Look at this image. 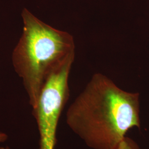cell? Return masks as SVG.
<instances>
[{
    "mask_svg": "<svg viewBox=\"0 0 149 149\" xmlns=\"http://www.w3.org/2000/svg\"><path fill=\"white\" fill-rule=\"evenodd\" d=\"M66 122L88 147L115 149L130 129L140 128L139 94L96 73L68 108Z\"/></svg>",
    "mask_w": 149,
    "mask_h": 149,
    "instance_id": "1",
    "label": "cell"
},
{
    "mask_svg": "<svg viewBox=\"0 0 149 149\" xmlns=\"http://www.w3.org/2000/svg\"><path fill=\"white\" fill-rule=\"evenodd\" d=\"M21 16L23 31L13 50L12 63L33 109L49 75L75 54V44L69 33L45 23L26 8Z\"/></svg>",
    "mask_w": 149,
    "mask_h": 149,
    "instance_id": "2",
    "label": "cell"
},
{
    "mask_svg": "<svg viewBox=\"0 0 149 149\" xmlns=\"http://www.w3.org/2000/svg\"><path fill=\"white\" fill-rule=\"evenodd\" d=\"M71 67L72 64L66 62L49 75L33 109L39 134V149H54L59 119L69 98Z\"/></svg>",
    "mask_w": 149,
    "mask_h": 149,
    "instance_id": "3",
    "label": "cell"
},
{
    "mask_svg": "<svg viewBox=\"0 0 149 149\" xmlns=\"http://www.w3.org/2000/svg\"><path fill=\"white\" fill-rule=\"evenodd\" d=\"M115 149H140L138 144L127 136L124 137Z\"/></svg>",
    "mask_w": 149,
    "mask_h": 149,
    "instance_id": "4",
    "label": "cell"
},
{
    "mask_svg": "<svg viewBox=\"0 0 149 149\" xmlns=\"http://www.w3.org/2000/svg\"><path fill=\"white\" fill-rule=\"evenodd\" d=\"M8 138V136L7 134L2 132H0V144L6 142Z\"/></svg>",
    "mask_w": 149,
    "mask_h": 149,
    "instance_id": "5",
    "label": "cell"
},
{
    "mask_svg": "<svg viewBox=\"0 0 149 149\" xmlns=\"http://www.w3.org/2000/svg\"><path fill=\"white\" fill-rule=\"evenodd\" d=\"M0 149H10V148L8 146H6V147H3V146H0Z\"/></svg>",
    "mask_w": 149,
    "mask_h": 149,
    "instance_id": "6",
    "label": "cell"
}]
</instances>
